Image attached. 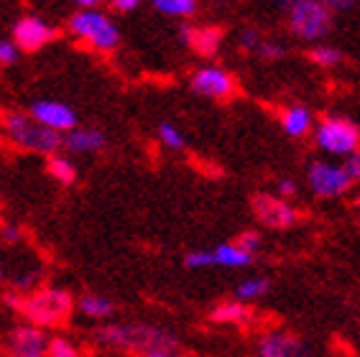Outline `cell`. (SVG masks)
Returning <instances> with one entry per match:
<instances>
[{
  "label": "cell",
  "instance_id": "obj_1",
  "mask_svg": "<svg viewBox=\"0 0 360 357\" xmlns=\"http://www.w3.org/2000/svg\"><path fill=\"white\" fill-rule=\"evenodd\" d=\"M97 342L128 352H153V350H174L176 337L172 332L151 327V324H108L95 332Z\"/></svg>",
  "mask_w": 360,
  "mask_h": 357
},
{
  "label": "cell",
  "instance_id": "obj_2",
  "mask_svg": "<svg viewBox=\"0 0 360 357\" xmlns=\"http://www.w3.org/2000/svg\"><path fill=\"white\" fill-rule=\"evenodd\" d=\"M72 39L87 44L95 51L110 54L120 46V28L112 21L110 15L100 11V8H90V11H75L67 21Z\"/></svg>",
  "mask_w": 360,
  "mask_h": 357
},
{
  "label": "cell",
  "instance_id": "obj_3",
  "mask_svg": "<svg viewBox=\"0 0 360 357\" xmlns=\"http://www.w3.org/2000/svg\"><path fill=\"white\" fill-rule=\"evenodd\" d=\"M3 133L13 145L31 153L54 156L59 153V148H64V136L39 125L28 112H8L3 117Z\"/></svg>",
  "mask_w": 360,
  "mask_h": 357
},
{
  "label": "cell",
  "instance_id": "obj_4",
  "mask_svg": "<svg viewBox=\"0 0 360 357\" xmlns=\"http://www.w3.org/2000/svg\"><path fill=\"white\" fill-rule=\"evenodd\" d=\"M314 145L327 156L347 158L360 151V128L345 115H325L314 125Z\"/></svg>",
  "mask_w": 360,
  "mask_h": 357
},
{
  "label": "cell",
  "instance_id": "obj_5",
  "mask_svg": "<svg viewBox=\"0 0 360 357\" xmlns=\"http://www.w3.org/2000/svg\"><path fill=\"white\" fill-rule=\"evenodd\" d=\"M333 11L322 0H302L286 11V26L294 39L307 44H322L333 31Z\"/></svg>",
  "mask_w": 360,
  "mask_h": 357
},
{
  "label": "cell",
  "instance_id": "obj_6",
  "mask_svg": "<svg viewBox=\"0 0 360 357\" xmlns=\"http://www.w3.org/2000/svg\"><path fill=\"white\" fill-rule=\"evenodd\" d=\"M72 306V296L62 289H36L28 294L21 304V314L28 319V324L36 327H56L67 322Z\"/></svg>",
  "mask_w": 360,
  "mask_h": 357
},
{
  "label": "cell",
  "instance_id": "obj_7",
  "mask_svg": "<svg viewBox=\"0 0 360 357\" xmlns=\"http://www.w3.org/2000/svg\"><path fill=\"white\" fill-rule=\"evenodd\" d=\"M256 255L248 253L245 247H240L236 240L233 242H220L212 250H189L184 255V266L189 271H205V268H248Z\"/></svg>",
  "mask_w": 360,
  "mask_h": 357
},
{
  "label": "cell",
  "instance_id": "obj_8",
  "mask_svg": "<svg viewBox=\"0 0 360 357\" xmlns=\"http://www.w3.org/2000/svg\"><path fill=\"white\" fill-rule=\"evenodd\" d=\"M307 186L319 200H338L353 186L345 166L333 161H312L307 169Z\"/></svg>",
  "mask_w": 360,
  "mask_h": 357
},
{
  "label": "cell",
  "instance_id": "obj_9",
  "mask_svg": "<svg viewBox=\"0 0 360 357\" xmlns=\"http://www.w3.org/2000/svg\"><path fill=\"white\" fill-rule=\"evenodd\" d=\"M189 87H192L194 95L215 100V103H225V100H230V97L236 95L238 82H236V77L230 74L225 67L205 64V67L194 69L192 72Z\"/></svg>",
  "mask_w": 360,
  "mask_h": 357
},
{
  "label": "cell",
  "instance_id": "obj_10",
  "mask_svg": "<svg viewBox=\"0 0 360 357\" xmlns=\"http://www.w3.org/2000/svg\"><path fill=\"white\" fill-rule=\"evenodd\" d=\"M250 207H253L256 220L271 230H286V227H294L299 222L297 207L276 197V194H256Z\"/></svg>",
  "mask_w": 360,
  "mask_h": 357
},
{
  "label": "cell",
  "instance_id": "obj_11",
  "mask_svg": "<svg viewBox=\"0 0 360 357\" xmlns=\"http://www.w3.org/2000/svg\"><path fill=\"white\" fill-rule=\"evenodd\" d=\"M49 339L44 327L36 324H21L8 332L6 337V355L8 357H46Z\"/></svg>",
  "mask_w": 360,
  "mask_h": 357
},
{
  "label": "cell",
  "instance_id": "obj_12",
  "mask_svg": "<svg viewBox=\"0 0 360 357\" xmlns=\"http://www.w3.org/2000/svg\"><path fill=\"white\" fill-rule=\"evenodd\" d=\"M28 115L34 117L39 125L59 133V136H67L77 128V112L62 100H36L28 108Z\"/></svg>",
  "mask_w": 360,
  "mask_h": 357
},
{
  "label": "cell",
  "instance_id": "obj_13",
  "mask_svg": "<svg viewBox=\"0 0 360 357\" xmlns=\"http://www.w3.org/2000/svg\"><path fill=\"white\" fill-rule=\"evenodd\" d=\"M56 39V28L41 15H23L13 26V44L21 51H39Z\"/></svg>",
  "mask_w": 360,
  "mask_h": 357
},
{
  "label": "cell",
  "instance_id": "obj_14",
  "mask_svg": "<svg viewBox=\"0 0 360 357\" xmlns=\"http://www.w3.org/2000/svg\"><path fill=\"white\" fill-rule=\"evenodd\" d=\"M256 357H309V344L284 330H269L258 337Z\"/></svg>",
  "mask_w": 360,
  "mask_h": 357
},
{
  "label": "cell",
  "instance_id": "obj_15",
  "mask_svg": "<svg viewBox=\"0 0 360 357\" xmlns=\"http://www.w3.org/2000/svg\"><path fill=\"white\" fill-rule=\"evenodd\" d=\"M108 145V136L100 128H87L77 125L75 131L64 136V151L70 156H95Z\"/></svg>",
  "mask_w": 360,
  "mask_h": 357
},
{
  "label": "cell",
  "instance_id": "obj_16",
  "mask_svg": "<svg viewBox=\"0 0 360 357\" xmlns=\"http://www.w3.org/2000/svg\"><path fill=\"white\" fill-rule=\"evenodd\" d=\"M278 125L289 138H307L314 133V115L304 105H289L278 112Z\"/></svg>",
  "mask_w": 360,
  "mask_h": 357
},
{
  "label": "cell",
  "instance_id": "obj_17",
  "mask_svg": "<svg viewBox=\"0 0 360 357\" xmlns=\"http://www.w3.org/2000/svg\"><path fill=\"white\" fill-rule=\"evenodd\" d=\"M181 41L192 46L197 54L202 56H212L220 48L222 44V34L217 28H192V26H184L181 28Z\"/></svg>",
  "mask_w": 360,
  "mask_h": 357
},
{
  "label": "cell",
  "instance_id": "obj_18",
  "mask_svg": "<svg viewBox=\"0 0 360 357\" xmlns=\"http://www.w3.org/2000/svg\"><path fill=\"white\" fill-rule=\"evenodd\" d=\"M212 322L217 324H248L253 319V311L245 301H238V299H230V301L217 304L212 309Z\"/></svg>",
  "mask_w": 360,
  "mask_h": 357
},
{
  "label": "cell",
  "instance_id": "obj_19",
  "mask_svg": "<svg viewBox=\"0 0 360 357\" xmlns=\"http://www.w3.org/2000/svg\"><path fill=\"white\" fill-rule=\"evenodd\" d=\"M46 171L49 176L59 181L62 186H72L77 181V166L70 156H64V153H54V156H49L46 161Z\"/></svg>",
  "mask_w": 360,
  "mask_h": 357
},
{
  "label": "cell",
  "instance_id": "obj_20",
  "mask_svg": "<svg viewBox=\"0 0 360 357\" xmlns=\"http://www.w3.org/2000/svg\"><path fill=\"white\" fill-rule=\"evenodd\" d=\"M79 311H82L87 319H108L115 311V304L108 299V296L100 294H84L79 299Z\"/></svg>",
  "mask_w": 360,
  "mask_h": 357
},
{
  "label": "cell",
  "instance_id": "obj_21",
  "mask_svg": "<svg viewBox=\"0 0 360 357\" xmlns=\"http://www.w3.org/2000/svg\"><path fill=\"white\" fill-rule=\"evenodd\" d=\"M269 289H271V281L266 275H250V278H245V281H240L236 286V299L245 304L258 301V299H264L269 294Z\"/></svg>",
  "mask_w": 360,
  "mask_h": 357
},
{
  "label": "cell",
  "instance_id": "obj_22",
  "mask_svg": "<svg viewBox=\"0 0 360 357\" xmlns=\"http://www.w3.org/2000/svg\"><path fill=\"white\" fill-rule=\"evenodd\" d=\"M342 59H345L342 48L333 46V44H314V46L309 48V62L317 64V67H325V69L340 67Z\"/></svg>",
  "mask_w": 360,
  "mask_h": 357
},
{
  "label": "cell",
  "instance_id": "obj_23",
  "mask_svg": "<svg viewBox=\"0 0 360 357\" xmlns=\"http://www.w3.org/2000/svg\"><path fill=\"white\" fill-rule=\"evenodd\" d=\"M151 6L169 18H192L197 0H151Z\"/></svg>",
  "mask_w": 360,
  "mask_h": 357
},
{
  "label": "cell",
  "instance_id": "obj_24",
  "mask_svg": "<svg viewBox=\"0 0 360 357\" xmlns=\"http://www.w3.org/2000/svg\"><path fill=\"white\" fill-rule=\"evenodd\" d=\"M156 138H159V143L169 151H184V145H187V138L184 133L176 128L174 123H161L156 128Z\"/></svg>",
  "mask_w": 360,
  "mask_h": 357
},
{
  "label": "cell",
  "instance_id": "obj_25",
  "mask_svg": "<svg viewBox=\"0 0 360 357\" xmlns=\"http://www.w3.org/2000/svg\"><path fill=\"white\" fill-rule=\"evenodd\" d=\"M253 54H256L258 59H264V62H278V59H286L289 48H286L281 41H276V39H266V36H261V41H258Z\"/></svg>",
  "mask_w": 360,
  "mask_h": 357
},
{
  "label": "cell",
  "instance_id": "obj_26",
  "mask_svg": "<svg viewBox=\"0 0 360 357\" xmlns=\"http://www.w3.org/2000/svg\"><path fill=\"white\" fill-rule=\"evenodd\" d=\"M46 357H79V350H77L70 339H64V337H54V339L49 342Z\"/></svg>",
  "mask_w": 360,
  "mask_h": 357
},
{
  "label": "cell",
  "instance_id": "obj_27",
  "mask_svg": "<svg viewBox=\"0 0 360 357\" xmlns=\"http://www.w3.org/2000/svg\"><path fill=\"white\" fill-rule=\"evenodd\" d=\"M18 51H21V48L15 46L13 41L0 39V67H11V64L18 62Z\"/></svg>",
  "mask_w": 360,
  "mask_h": 357
},
{
  "label": "cell",
  "instance_id": "obj_28",
  "mask_svg": "<svg viewBox=\"0 0 360 357\" xmlns=\"http://www.w3.org/2000/svg\"><path fill=\"white\" fill-rule=\"evenodd\" d=\"M236 242L240 247H245V250H248V253H253V255L261 250V235H258L256 230H245V233H240L236 238Z\"/></svg>",
  "mask_w": 360,
  "mask_h": 357
},
{
  "label": "cell",
  "instance_id": "obj_29",
  "mask_svg": "<svg viewBox=\"0 0 360 357\" xmlns=\"http://www.w3.org/2000/svg\"><path fill=\"white\" fill-rule=\"evenodd\" d=\"M297 192H299V184H297V181H294V178H278V181H276V192H274V194H276V197H281V200H286V202H289L291 200V197H297Z\"/></svg>",
  "mask_w": 360,
  "mask_h": 357
},
{
  "label": "cell",
  "instance_id": "obj_30",
  "mask_svg": "<svg viewBox=\"0 0 360 357\" xmlns=\"http://www.w3.org/2000/svg\"><path fill=\"white\" fill-rule=\"evenodd\" d=\"M342 166H345L350 181H353V184H360V151L353 153V156H347L345 161H342Z\"/></svg>",
  "mask_w": 360,
  "mask_h": 357
},
{
  "label": "cell",
  "instance_id": "obj_31",
  "mask_svg": "<svg viewBox=\"0 0 360 357\" xmlns=\"http://www.w3.org/2000/svg\"><path fill=\"white\" fill-rule=\"evenodd\" d=\"M36 283H39V273L18 275V278H15V289H18V291H26V294H34V291H36Z\"/></svg>",
  "mask_w": 360,
  "mask_h": 357
},
{
  "label": "cell",
  "instance_id": "obj_32",
  "mask_svg": "<svg viewBox=\"0 0 360 357\" xmlns=\"http://www.w3.org/2000/svg\"><path fill=\"white\" fill-rule=\"evenodd\" d=\"M108 3H110V8L115 13H133L136 8H141L143 0H108Z\"/></svg>",
  "mask_w": 360,
  "mask_h": 357
},
{
  "label": "cell",
  "instance_id": "obj_33",
  "mask_svg": "<svg viewBox=\"0 0 360 357\" xmlns=\"http://www.w3.org/2000/svg\"><path fill=\"white\" fill-rule=\"evenodd\" d=\"M333 13H347V11H353L358 6V0H322Z\"/></svg>",
  "mask_w": 360,
  "mask_h": 357
},
{
  "label": "cell",
  "instance_id": "obj_34",
  "mask_svg": "<svg viewBox=\"0 0 360 357\" xmlns=\"http://www.w3.org/2000/svg\"><path fill=\"white\" fill-rule=\"evenodd\" d=\"M0 238H3L6 242H11V245H13V242L21 240V227L13 225V222H8V225L0 227Z\"/></svg>",
  "mask_w": 360,
  "mask_h": 357
},
{
  "label": "cell",
  "instance_id": "obj_35",
  "mask_svg": "<svg viewBox=\"0 0 360 357\" xmlns=\"http://www.w3.org/2000/svg\"><path fill=\"white\" fill-rule=\"evenodd\" d=\"M77 6V11H90V8H100L105 0H72Z\"/></svg>",
  "mask_w": 360,
  "mask_h": 357
},
{
  "label": "cell",
  "instance_id": "obj_36",
  "mask_svg": "<svg viewBox=\"0 0 360 357\" xmlns=\"http://www.w3.org/2000/svg\"><path fill=\"white\" fill-rule=\"evenodd\" d=\"M143 357H179L174 350H153V352H146Z\"/></svg>",
  "mask_w": 360,
  "mask_h": 357
},
{
  "label": "cell",
  "instance_id": "obj_37",
  "mask_svg": "<svg viewBox=\"0 0 360 357\" xmlns=\"http://www.w3.org/2000/svg\"><path fill=\"white\" fill-rule=\"evenodd\" d=\"M297 3H302V0H278V8L286 13V11H289V8H294Z\"/></svg>",
  "mask_w": 360,
  "mask_h": 357
},
{
  "label": "cell",
  "instance_id": "obj_38",
  "mask_svg": "<svg viewBox=\"0 0 360 357\" xmlns=\"http://www.w3.org/2000/svg\"><path fill=\"white\" fill-rule=\"evenodd\" d=\"M3 275H6V271H3V263H0V281H3Z\"/></svg>",
  "mask_w": 360,
  "mask_h": 357
}]
</instances>
